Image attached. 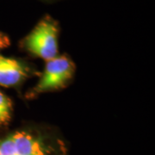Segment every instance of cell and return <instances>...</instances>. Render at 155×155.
<instances>
[{
	"instance_id": "3957f363",
	"label": "cell",
	"mask_w": 155,
	"mask_h": 155,
	"mask_svg": "<svg viewBox=\"0 0 155 155\" xmlns=\"http://www.w3.org/2000/svg\"><path fill=\"white\" fill-rule=\"evenodd\" d=\"M77 67L71 56L62 54L45 62L35 84L25 92L23 98L33 101L41 95L55 92L67 88L75 78Z\"/></svg>"
},
{
	"instance_id": "52a82bcc",
	"label": "cell",
	"mask_w": 155,
	"mask_h": 155,
	"mask_svg": "<svg viewBox=\"0 0 155 155\" xmlns=\"http://www.w3.org/2000/svg\"><path fill=\"white\" fill-rule=\"evenodd\" d=\"M41 2H44V3H48V4H51V3H55V2H59V1H62V0H39Z\"/></svg>"
},
{
	"instance_id": "7a4b0ae2",
	"label": "cell",
	"mask_w": 155,
	"mask_h": 155,
	"mask_svg": "<svg viewBox=\"0 0 155 155\" xmlns=\"http://www.w3.org/2000/svg\"><path fill=\"white\" fill-rule=\"evenodd\" d=\"M61 24L58 20L46 14L32 29L18 41L19 50L45 62L60 54L59 38Z\"/></svg>"
},
{
	"instance_id": "8992f818",
	"label": "cell",
	"mask_w": 155,
	"mask_h": 155,
	"mask_svg": "<svg viewBox=\"0 0 155 155\" xmlns=\"http://www.w3.org/2000/svg\"><path fill=\"white\" fill-rule=\"evenodd\" d=\"M11 44L10 36L5 32L0 31V51L9 48Z\"/></svg>"
},
{
	"instance_id": "5b68a950",
	"label": "cell",
	"mask_w": 155,
	"mask_h": 155,
	"mask_svg": "<svg viewBox=\"0 0 155 155\" xmlns=\"http://www.w3.org/2000/svg\"><path fill=\"white\" fill-rule=\"evenodd\" d=\"M13 113L12 100L0 91V127L9 126L13 117Z\"/></svg>"
},
{
	"instance_id": "277c9868",
	"label": "cell",
	"mask_w": 155,
	"mask_h": 155,
	"mask_svg": "<svg viewBox=\"0 0 155 155\" xmlns=\"http://www.w3.org/2000/svg\"><path fill=\"white\" fill-rule=\"evenodd\" d=\"M38 68L26 59L0 54V86L21 89L25 82L40 74Z\"/></svg>"
},
{
	"instance_id": "6da1fadb",
	"label": "cell",
	"mask_w": 155,
	"mask_h": 155,
	"mask_svg": "<svg viewBox=\"0 0 155 155\" xmlns=\"http://www.w3.org/2000/svg\"><path fill=\"white\" fill-rule=\"evenodd\" d=\"M0 155H71L59 127L48 123L25 122L0 135Z\"/></svg>"
}]
</instances>
